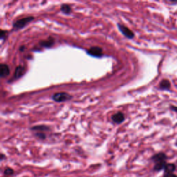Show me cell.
I'll use <instances>...</instances> for the list:
<instances>
[{"instance_id": "cell-5", "label": "cell", "mask_w": 177, "mask_h": 177, "mask_svg": "<svg viewBox=\"0 0 177 177\" xmlns=\"http://www.w3.org/2000/svg\"><path fill=\"white\" fill-rule=\"evenodd\" d=\"M125 114L122 112H118L115 114H113L112 116V121L115 123V124H121V123L125 121Z\"/></svg>"}, {"instance_id": "cell-8", "label": "cell", "mask_w": 177, "mask_h": 177, "mask_svg": "<svg viewBox=\"0 0 177 177\" xmlns=\"http://www.w3.org/2000/svg\"><path fill=\"white\" fill-rule=\"evenodd\" d=\"M26 71V68L24 66H18L15 68V71L14 73V78L15 79H19L21 77L24 75Z\"/></svg>"}, {"instance_id": "cell-18", "label": "cell", "mask_w": 177, "mask_h": 177, "mask_svg": "<svg viewBox=\"0 0 177 177\" xmlns=\"http://www.w3.org/2000/svg\"><path fill=\"white\" fill-rule=\"evenodd\" d=\"M163 177H177V176L174 174L173 173H169V174H165Z\"/></svg>"}, {"instance_id": "cell-3", "label": "cell", "mask_w": 177, "mask_h": 177, "mask_svg": "<svg viewBox=\"0 0 177 177\" xmlns=\"http://www.w3.org/2000/svg\"><path fill=\"white\" fill-rule=\"evenodd\" d=\"M117 26H118L119 31H121L122 34L125 37H126L127 38L132 39L134 38V33H133L132 30H130L128 27H127V26H124L122 24H119V23L117 24Z\"/></svg>"}, {"instance_id": "cell-13", "label": "cell", "mask_w": 177, "mask_h": 177, "mask_svg": "<svg viewBox=\"0 0 177 177\" xmlns=\"http://www.w3.org/2000/svg\"><path fill=\"white\" fill-rule=\"evenodd\" d=\"M176 169V166L173 163H167L165 168L164 169L165 174H169V173H173Z\"/></svg>"}, {"instance_id": "cell-10", "label": "cell", "mask_w": 177, "mask_h": 177, "mask_svg": "<svg viewBox=\"0 0 177 177\" xmlns=\"http://www.w3.org/2000/svg\"><path fill=\"white\" fill-rule=\"evenodd\" d=\"M31 130L33 131H36L37 132H46L50 130V128L48 126L46 125H37V126H33L31 128Z\"/></svg>"}, {"instance_id": "cell-12", "label": "cell", "mask_w": 177, "mask_h": 177, "mask_svg": "<svg viewBox=\"0 0 177 177\" xmlns=\"http://www.w3.org/2000/svg\"><path fill=\"white\" fill-rule=\"evenodd\" d=\"M61 12L65 15H69L71 13L72 8L69 4H62L60 7Z\"/></svg>"}, {"instance_id": "cell-11", "label": "cell", "mask_w": 177, "mask_h": 177, "mask_svg": "<svg viewBox=\"0 0 177 177\" xmlns=\"http://www.w3.org/2000/svg\"><path fill=\"white\" fill-rule=\"evenodd\" d=\"M166 165H167L166 161L156 163H155L154 166V171H156V172L161 171V170L165 169Z\"/></svg>"}, {"instance_id": "cell-17", "label": "cell", "mask_w": 177, "mask_h": 177, "mask_svg": "<svg viewBox=\"0 0 177 177\" xmlns=\"http://www.w3.org/2000/svg\"><path fill=\"white\" fill-rule=\"evenodd\" d=\"M7 33H8L7 31L2 30V31H1V37H0V38H1L2 40H4V39H5L6 35H7Z\"/></svg>"}, {"instance_id": "cell-16", "label": "cell", "mask_w": 177, "mask_h": 177, "mask_svg": "<svg viewBox=\"0 0 177 177\" xmlns=\"http://www.w3.org/2000/svg\"><path fill=\"white\" fill-rule=\"evenodd\" d=\"M35 135L36 137H38V138H39V139H41V140H44L46 138V134L43 132H37V133H35Z\"/></svg>"}, {"instance_id": "cell-19", "label": "cell", "mask_w": 177, "mask_h": 177, "mask_svg": "<svg viewBox=\"0 0 177 177\" xmlns=\"http://www.w3.org/2000/svg\"><path fill=\"white\" fill-rule=\"evenodd\" d=\"M171 109L173 110L174 112H177V107H174V106H172L171 107Z\"/></svg>"}, {"instance_id": "cell-1", "label": "cell", "mask_w": 177, "mask_h": 177, "mask_svg": "<svg viewBox=\"0 0 177 177\" xmlns=\"http://www.w3.org/2000/svg\"><path fill=\"white\" fill-rule=\"evenodd\" d=\"M34 19V17L33 16H29L26 17V18L19 19L18 20L15 21L13 24V27L15 30H19L22 29L27 25L29 23L31 22Z\"/></svg>"}, {"instance_id": "cell-14", "label": "cell", "mask_w": 177, "mask_h": 177, "mask_svg": "<svg viewBox=\"0 0 177 177\" xmlns=\"http://www.w3.org/2000/svg\"><path fill=\"white\" fill-rule=\"evenodd\" d=\"M171 86L170 82L167 79H164L160 82V88L161 89H169Z\"/></svg>"}, {"instance_id": "cell-21", "label": "cell", "mask_w": 177, "mask_h": 177, "mask_svg": "<svg viewBox=\"0 0 177 177\" xmlns=\"http://www.w3.org/2000/svg\"><path fill=\"white\" fill-rule=\"evenodd\" d=\"M5 158H6L5 155L4 154H1V161H3V160L5 159Z\"/></svg>"}, {"instance_id": "cell-22", "label": "cell", "mask_w": 177, "mask_h": 177, "mask_svg": "<svg viewBox=\"0 0 177 177\" xmlns=\"http://www.w3.org/2000/svg\"><path fill=\"white\" fill-rule=\"evenodd\" d=\"M176 145L177 146V141H176Z\"/></svg>"}, {"instance_id": "cell-9", "label": "cell", "mask_w": 177, "mask_h": 177, "mask_svg": "<svg viewBox=\"0 0 177 177\" xmlns=\"http://www.w3.org/2000/svg\"><path fill=\"white\" fill-rule=\"evenodd\" d=\"M55 43V39H53V38H49L48 39H46V40H42L39 42V45L42 47H45V48H50L52 46H53Z\"/></svg>"}, {"instance_id": "cell-6", "label": "cell", "mask_w": 177, "mask_h": 177, "mask_svg": "<svg viewBox=\"0 0 177 177\" xmlns=\"http://www.w3.org/2000/svg\"><path fill=\"white\" fill-rule=\"evenodd\" d=\"M166 159H167V156L164 153H162V152L156 154L154 155L152 157V161L154 162L155 163H160V162H164L166 161Z\"/></svg>"}, {"instance_id": "cell-7", "label": "cell", "mask_w": 177, "mask_h": 177, "mask_svg": "<svg viewBox=\"0 0 177 177\" xmlns=\"http://www.w3.org/2000/svg\"><path fill=\"white\" fill-rule=\"evenodd\" d=\"M10 75V68L6 64H1L0 65V76L2 78H6Z\"/></svg>"}, {"instance_id": "cell-4", "label": "cell", "mask_w": 177, "mask_h": 177, "mask_svg": "<svg viewBox=\"0 0 177 177\" xmlns=\"http://www.w3.org/2000/svg\"><path fill=\"white\" fill-rule=\"evenodd\" d=\"M87 53L91 56L95 57V58H100V57L102 56L103 51L102 49L99 47V46H92L88 50Z\"/></svg>"}, {"instance_id": "cell-2", "label": "cell", "mask_w": 177, "mask_h": 177, "mask_svg": "<svg viewBox=\"0 0 177 177\" xmlns=\"http://www.w3.org/2000/svg\"><path fill=\"white\" fill-rule=\"evenodd\" d=\"M51 98L53 101L57 102H62L69 101L72 98V96L65 92H60L55 93L51 97Z\"/></svg>"}, {"instance_id": "cell-15", "label": "cell", "mask_w": 177, "mask_h": 177, "mask_svg": "<svg viewBox=\"0 0 177 177\" xmlns=\"http://www.w3.org/2000/svg\"><path fill=\"white\" fill-rule=\"evenodd\" d=\"M4 174L6 176H12L14 174V170L11 168H6L4 169Z\"/></svg>"}, {"instance_id": "cell-20", "label": "cell", "mask_w": 177, "mask_h": 177, "mask_svg": "<svg viewBox=\"0 0 177 177\" xmlns=\"http://www.w3.org/2000/svg\"><path fill=\"white\" fill-rule=\"evenodd\" d=\"M24 49H25V46H20V48H19V51H24Z\"/></svg>"}]
</instances>
